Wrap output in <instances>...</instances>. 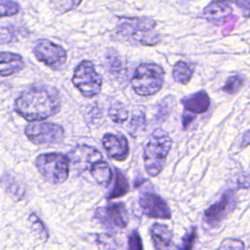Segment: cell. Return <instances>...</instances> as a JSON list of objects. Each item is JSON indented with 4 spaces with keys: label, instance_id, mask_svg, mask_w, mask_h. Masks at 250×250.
<instances>
[{
    "label": "cell",
    "instance_id": "obj_1",
    "mask_svg": "<svg viewBox=\"0 0 250 250\" xmlns=\"http://www.w3.org/2000/svg\"><path fill=\"white\" fill-rule=\"evenodd\" d=\"M61 109L58 91L50 86H33L22 92L15 102V111L30 122L43 121Z\"/></svg>",
    "mask_w": 250,
    "mask_h": 250
},
{
    "label": "cell",
    "instance_id": "obj_2",
    "mask_svg": "<svg viewBox=\"0 0 250 250\" xmlns=\"http://www.w3.org/2000/svg\"><path fill=\"white\" fill-rule=\"evenodd\" d=\"M155 25L156 21L150 18H120L116 29L119 36L129 42L153 46L160 41Z\"/></svg>",
    "mask_w": 250,
    "mask_h": 250
},
{
    "label": "cell",
    "instance_id": "obj_3",
    "mask_svg": "<svg viewBox=\"0 0 250 250\" xmlns=\"http://www.w3.org/2000/svg\"><path fill=\"white\" fill-rule=\"evenodd\" d=\"M172 140L162 129H156L144 149V163L147 174L156 177L164 167Z\"/></svg>",
    "mask_w": 250,
    "mask_h": 250
},
{
    "label": "cell",
    "instance_id": "obj_4",
    "mask_svg": "<svg viewBox=\"0 0 250 250\" xmlns=\"http://www.w3.org/2000/svg\"><path fill=\"white\" fill-rule=\"evenodd\" d=\"M164 74L163 68L157 63H142L136 68L131 79V85L136 94L151 96L161 89Z\"/></svg>",
    "mask_w": 250,
    "mask_h": 250
},
{
    "label": "cell",
    "instance_id": "obj_5",
    "mask_svg": "<svg viewBox=\"0 0 250 250\" xmlns=\"http://www.w3.org/2000/svg\"><path fill=\"white\" fill-rule=\"evenodd\" d=\"M69 158L60 152L39 154L35 159V166L43 178L51 184L63 183L69 174Z\"/></svg>",
    "mask_w": 250,
    "mask_h": 250
},
{
    "label": "cell",
    "instance_id": "obj_6",
    "mask_svg": "<svg viewBox=\"0 0 250 250\" xmlns=\"http://www.w3.org/2000/svg\"><path fill=\"white\" fill-rule=\"evenodd\" d=\"M102 76L96 71L90 61H82L75 68L72 83L75 88L86 98L98 95L102 88Z\"/></svg>",
    "mask_w": 250,
    "mask_h": 250
},
{
    "label": "cell",
    "instance_id": "obj_7",
    "mask_svg": "<svg viewBox=\"0 0 250 250\" xmlns=\"http://www.w3.org/2000/svg\"><path fill=\"white\" fill-rule=\"evenodd\" d=\"M24 134L35 145H55L62 141L64 130L57 123L34 121L25 126Z\"/></svg>",
    "mask_w": 250,
    "mask_h": 250
},
{
    "label": "cell",
    "instance_id": "obj_8",
    "mask_svg": "<svg viewBox=\"0 0 250 250\" xmlns=\"http://www.w3.org/2000/svg\"><path fill=\"white\" fill-rule=\"evenodd\" d=\"M36 59L53 69L61 68L66 62V51L60 45L46 39H40L33 47Z\"/></svg>",
    "mask_w": 250,
    "mask_h": 250
},
{
    "label": "cell",
    "instance_id": "obj_9",
    "mask_svg": "<svg viewBox=\"0 0 250 250\" xmlns=\"http://www.w3.org/2000/svg\"><path fill=\"white\" fill-rule=\"evenodd\" d=\"M236 202L235 192L232 189L226 190L221 198L208 207L203 215V222L208 228H216L233 209Z\"/></svg>",
    "mask_w": 250,
    "mask_h": 250
},
{
    "label": "cell",
    "instance_id": "obj_10",
    "mask_svg": "<svg viewBox=\"0 0 250 250\" xmlns=\"http://www.w3.org/2000/svg\"><path fill=\"white\" fill-rule=\"evenodd\" d=\"M139 205L143 214L148 218H171V211L166 201L152 190H146L140 195Z\"/></svg>",
    "mask_w": 250,
    "mask_h": 250
},
{
    "label": "cell",
    "instance_id": "obj_11",
    "mask_svg": "<svg viewBox=\"0 0 250 250\" xmlns=\"http://www.w3.org/2000/svg\"><path fill=\"white\" fill-rule=\"evenodd\" d=\"M70 164L78 172L90 170V168L98 161L103 160L101 152L93 146L81 145L75 146L67 155Z\"/></svg>",
    "mask_w": 250,
    "mask_h": 250
},
{
    "label": "cell",
    "instance_id": "obj_12",
    "mask_svg": "<svg viewBox=\"0 0 250 250\" xmlns=\"http://www.w3.org/2000/svg\"><path fill=\"white\" fill-rule=\"evenodd\" d=\"M103 146L110 158L123 161L129 155V144L124 136L107 133L103 137Z\"/></svg>",
    "mask_w": 250,
    "mask_h": 250
},
{
    "label": "cell",
    "instance_id": "obj_13",
    "mask_svg": "<svg viewBox=\"0 0 250 250\" xmlns=\"http://www.w3.org/2000/svg\"><path fill=\"white\" fill-rule=\"evenodd\" d=\"M232 0H212L203 10L202 17L214 23L222 24L231 14Z\"/></svg>",
    "mask_w": 250,
    "mask_h": 250
},
{
    "label": "cell",
    "instance_id": "obj_14",
    "mask_svg": "<svg viewBox=\"0 0 250 250\" xmlns=\"http://www.w3.org/2000/svg\"><path fill=\"white\" fill-rule=\"evenodd\" d=\"M150 235L155 250H175L173 234L169 228L160 223H155L150 228Z\"/></svg>",
    "mask_w": 250,
    "mask_h": 250
},
{
    "label": "cell",
    "instance_id": "obj_15",
    "mask_svg": "<svg viewBox=\"0 0 250 250\" xmlns=\"http://www.w3.org/2000/svg\"><path fill=\"white\" fill-rule=\"evenodd\" d=\"M185 110L192 114H201L208 110L210 98L205 91H199L182 99Z\"/></svg>",
    "mask_w": 250,
    "mask_h": 250
},
{
    "label": "cell",
    "instance_id": "obj_16",
    "mask_svg": "<svg viewBox=\"0 0 250 250\" xmlns=\"http://www.w3.org/2000/svg\"><path fill=\"white\" fill-rule=\"evenodd\" d=\"M24 66L21 55L11 52H0V77L13 75L21 71Z\"/></svg>",
    "mask_w": 250,
    "mask_h": 250
},
{
    "label": "cell",
    "instance_id": "obj_17",
    "mask_svg": "<svg viewBox=\"0 0 250 250\" xmlns=\"http://www.w3.org/2000/svg\"><path fill=\"white\" fill-rule=\"evenodd\" d=\"M105 214L110 222L118 228H126L129 222V215L126 205L123 202L109 203L105 207Z\"/></svg>",
    "mask_w": 250,
    "mask_h": 250
},
{
    "label": "cell",
    "instance_id": "obj_18",
    "mask_svg": "<svg viewBox=\"0 0 250 250\" xmlns=\"http://www.w3.org/2000/svg\"><path fill=\"white\" fill-rule=\"evenodd\" d=\"M90 174L94 180L102 186H107L112 179V171L107 162L100 160L90 168Z\"/></svg>",
    "mask_w": 250,
    "mask_h": 250
},
{
    "label": "cell",
    "instance_id": "obj_19",
    "mask_svg": "<svg viewBox=\"0 0 250 250\" xmlns=\"http://www.w3.org/2000/svg\"><path fill=\"white\" fill-rule=\"evenodd\" d=\"M129 191V182L126 176L117 168H115V177L112 189L107 194V199H113L125 195Z\"/></svg>",
    "mask_w": 250,
    "mask_h": 250
},
{
    "label": "cell",
    "instance_id": "obj_20",
    "mask_svg": "<svg viewBox=\"0 0 250 250\" xmlns=\"http://www.w3.org/2000/svg\"><path fill=\"white\" fill-rule=\"evenodd\" d=\"M1 186L6 189V191L15 196L16 199L20 200L24 197V188L22 186H21L14 178H12L10 175H4L0 180Z\"/></svg>",
    "mask_w": 250,
    "mask_h": 250
},
{
    "label": "cell",
    "instance_id": "obj_21",
    "mask_svg": "<svg viewBox=\"0 0 250 250\" xmlns=\"http://www.w3.org/2000/svg\"><path fill=\"white\" fill-rule=\"evenodd\" d=\"M172 73H173V78L177 82L181 84H188L192 77L193 70L188 63L180 61L175 63Z\"/></svg>",
    "mask_w": 250,
    "mask_h": 250
},
{
    "label": "cell",
    "instance_id": "obj_22",
    "mask_svg": "<svg viewBox=\"0 0 250 250\" xmlns=\"http://www.w3.org/2000/svg\"><path fill=\"white\" fill-rule=\"evenodd\" d=\"M105 59L109 71L114 75H121L125 66L120 56L115 52V50H108L105 55Z\"/></svg>",
    "mask_w": 250,
    "mask_h": 250
},
{
    "label": "cell",
    "instance_id": "obj_23",
    "mask_svg": "<svg viewBox=\"0 0 250 250\" xmlns=\"http://www.w3.org/2000/svg\"><path fill=\"white\" fill-rule=\"evenodd\" d=\"M108 116L114 123H123L128 119L129 112L120 102H113L108 108Z\"/></svg>",
    "mask_w": 250,
    "mask_h": 250
},
{
    "label": "cell",
    "instance_id": "obj_24",
    "mask_svg": "<svg viewBox=\"0 0 250 250\" xmlns=\"http://www.w3.org/2000/svg\"><path fill=\"white\" fill-rule=\"evenodd\" d=\"M174 106V99L172 96L165 97L163 101L159 104L155 115L156 122H163L171 113Z\"/></svg>",
    "mask_w": 250,
    "mask_h": 250
},
{
    "label": "cell",
    "instance_id": "obj_25",
    "mask_svg": "<svg viewBox=\"0 0 250 250\" xmlns=\"http://www.w3.org/2000/svg\"><path fill=\"white\" fill-rule=\"evenodd\" d=\"M244 82L245 79L242 75H232L227 79L225 85L222 87V90L228 94H234L244 86Z\"/></svg>",
    "mask_w": 250,
    "mask_h": 250
},
{
    "label": "cell",
    "instance_id": "obj_26",
    "mask_svg": "<svg viewBox=\"0 0 250 250\" xmlns=\"http://www.w3.org/2000/svg\"><path fill=\"white\" fill-rule=\"evenodd\" d=\"M197 237V229L196 227H191L186 234L183 236L182 241L176 247L178 250H192L194 242Z\"/></svg>",
    "mask_w": 250,
    "mask_h": 250
},
{
    "label": "cell",
    "instance_id": "obj_27",
    "mask_svg": "<svg viewBox=\"0 0 250 250\" xmlns=\"http://www.w3.org/2000/svg\"><path fill=\"white\" fill-rule=\"evenodd\" d=\"M20 6L13 0H0V18L12 17L19 13Z\"/></svg>",
    "mask_w": 250,
    "mask_h": 250
},
{
    "label": "cell",
    "instance_id": "obj_28",
    "mask_svg": "<svg viewBox=\"0 0 250 250\" xmlns=\"http://www.w3.org/2000/svg\"><path fill=\"white\" fill-rule=\"evenodd\" d=\"M146 116L144 112L134 113L130 121L131 133L134 135L135 133L144 131L146 130Z\"/></svg>",
    "mask_w": 250,
    "mask_h": 250
},
{
    "label": "cell",
    "instance_id": "obj_29",
    "mask_svg": "<svg viewBox=\"0 0 250 250\" xmlns=\"http://www.w3.org/2000/svg\"><path fill=\"white\" fill-rule=\"evenodd\" d=\"M245 244L242 240L232 237H227L222 240L217 250H244Z\"/></svg>",
    "mask_w": 250,
    "mask_h": 250
},
{
    "label": "cell",
    "instance_id": "obj_30",
    "mask_svg": "<svg viewBox=\"0 0 250 250\" xmlns=\"http://www.w3.org/2000/svg\"><path fill=\"white\" fill-rule=\"evenodd\" d=\"M29 221L31 222L32 225V229L40 234L41 238L43 240L48 239V230L46 229V227L44 226V224L42 223V221L35 215V214H31L29 216Z\"/></svg>",
    "mask_w": 250,
    "mask_h": 250
},
{
    "label": "cell",
    "instance_id": "obj_31",
    "mask_svg": "<svg viewBox=\"0 0 250 250\" xmlns=\"http://www.w3.org/2000/svg\"><path fill=\"white\" fill-rule=\"evenodd\" d=\"M97 241L100 245H102V247L104 250H115V248H116V241H115L114 237H112L108 233H104V234L98 235Z\"/></svg>",
    "mask_w": 250,
    "mask_h": 250
},
{
    "label": "cell",
    "instance_id": "obj_32",
    "mask_svg": "<svg viewBox=\"0 0 250 250\" xmlns=\"http://www.w3.org/2000/svg\"><path fill=\"white\" fill-rule=\"evenodd\" d=\"M16 39V30L12 26H0V44H6Z\"/></svg>",
    "mask_w": 250,
    "mask_h": 250
},
{
    "label": "cell",
    "instance_id": "obj_33",
    "mask_svg": "<svg viewBox=\"0 0 250 250\" xmlns=\"http://www.w3.org/2000/svg\"><path fill=\"white\" fill-rule=\"evenodd\" d=\"M127 250H144L141 236L137 230H133L129 234Z\"/></svg>",
    "mask_w": 250,
    "mask_h": 250
},
{
    "label": "cell",
    "instance_id": "obj_34",
    "mask_svg": "<svg viewBox=\"0 0 250 250\" xmlns=\"http://www.w3.org/2000/svg\"><path fill=\"white\" fill-rule=\"evenodd\" d=\"M232 2L241 10L245 18H250V0H232Z\"/></svg>",
    "mask_w": 250,
    "mask_h": 250
},
{
    "label": "cell",
    "instance_id": "obj_35",
    "mask_svg": "<svg viewBox=\"0 0 250 250\" xmlns=\"http://www.w3.org/2000/svg\"><path fill=\"white\" fill-rule=\"evenodd\" d=\"M194 119V114L190 113V112H188V111H184L183 113V116H182V124H183V127L186 129L191 122L192 120Z\"/></svg>",
    "mask_w": 250,
    "mask_h": 250
},
{
    "label": "cell",
    "instance_id": "obj_36",
    "mask_svg": "<svg viewBox=\"0 0 250 250\" xmlns=\"http://www.w3.org/2000/svg\"><path fill=\"white\" fill-rule=\"evenodd\" d=\"M238 185L244 188L250 187V175L246 174V175H243L242 177H240L238 180Z\"/></svg>",
    "mask_w": 250,
    "mask_h": 250
},
{
    "label": "cell",
    "instance_id": "obj_37",
    "mask_svg": "<svg viewBox=\"0 0 250 250\" xmlns=\"http://www.w3.org/2000/svg\"><path fill=\"white\" fill-rule=\"evenodd\" d=\"M66 4V8H65V11L64 12H67L69 10H72L74 9L75 7H77L82 0H63Z\"/></svg>",
    "mask_w": 250,
    "mask_h": 250
},
{
    "label": "cell",
    "instance_id": "obj_38",
    "mask_svg": "<svg viewBox=\"0 0 250 250\" xmlns=\"http://www.w3.org/2000/svg\"><path fill=\"white\" fill-rule=\"evenodd\" d=\"M250 145V130L248 132H246V134L243 137V141H242V146H248Z\"/></svg>",
    "mask_w": 250,
    "mask_h": 250
}]
</instances>
